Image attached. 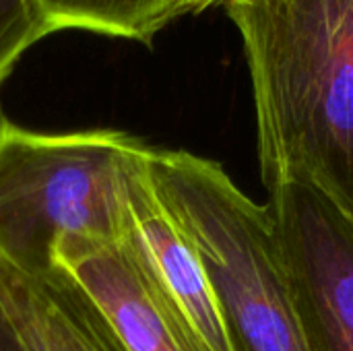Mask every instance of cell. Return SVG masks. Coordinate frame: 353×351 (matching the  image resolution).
Segmentation results:
<instances>
[{
	"label": "cell",
	"mask_w": 353,
	"mask_h": 351,
	"mask_svg": "<svg viewBox=\"0 0 353 351\" xmlns=\"http://www.w3.org/2000/svg\"><path fill=\"white\" fill-rule=\"evenodd\" d=\"M261 178L300 176L353 221V0H230Z\"/></svg>",
	"instance_id": "6da1fadb"
},
{
	"label": "cell",
	"mask_w": 353,
	"mask_h": 351,
	"mask_svg": "<svg viewBox=\"0 0 353 351\" xmlns=\"http://www.w3.org/2000/svg\"><path fill=\"white\" fill-rule=\"evenodd\" d=\"M147 170L207 273L232 351H308L267 205L188 151L149 147Z\"/></svg>",
	"instance_id": "7a4b0ae2"
},
{
	"label": "cell",
	"mask_w": 353,
	"mask_h": 351,
	"mask_svg": "<svg viewBox=\"0 0 353 351\" xmlns=\"http://www.w3.org/2000/svg\"><path fill=\"white\" fill-rule=\"evenodd\" d=\"M139 143L110 128L37 132L0 114V263L46 277L58 240L122 238L124 166Z\"/></svg>",
	"instance_id": "3957f363"
},
{
	"label": "cell",
	"mask_w": 353,
	"mask_h": 351,
	"mask_svg": "<svg viewBox=\"0 0 353 351\" xmlns=\"http://www.w3.org/2000/svg\"><path fill=\"white\" fill-rule=\"evenodd\" d=\"M263 184L308 351H353V221L300 176Z\"/></svg>",
	"instance_id": "277c9868"
},
{
	"label": "cell",
	"mask_w": 353,
	"mask_h": 351,
	"mask_svg": "<svg viewBox=\"0 0 353 351\" xmlns=\"http://www.w3.org/2000/svg\"><path fill=\"white\" fill-rule=\"evenodd\" d=\"M54 265L89 294L128 351H207L126 234L118 240L66 236L56 242Z\"/></svg>",
	"instance_id": "5b68a950"
},
{
	"label": "cell",
	"mask_w": 353,
	"mask_h": 351,
	"mask_svg": "<svg viewBox=\"0 0 353 351\" xmlns=\"http://www.w3.org/2000/svg\"><path fill=\"white\" fill-rule=\"evenodd\" d=\"M147 153L141 141L124 166L126 236L207 351H232L207 273L151 184Z\"/></svg>",
	"instance_id": "8992f818"
},
{
	"label": "cell",
	"mask_w": 353,
	"mask_h": 351,
	"mask_svg": "<svg viewBox=\"0 0 353 351\" xmlns=\"http://www.w3.org/2000/svg\"><path fill=\"white\" fill-rule=\"evenodd\" d=\"M0 304L29 351H128L99 306L60 267L27 277L0 263Z\"/></svg>",
	"instance_id": "52a82bcc"
},
{
	"label": "cell",
	"mask_w": 353,
	"mask_h": 351,
	"mask_svg": "<svg viewBox=\"0 0 353 351\" xmlns=\"http://www.w3.org/2000/svg\"><path fill=\"white\" fill-rule=\"evenodd\" d=\"M52 31L83 29L151 43L176 21L172 0H33Z\"/></svg>",
	"instance_id": "ba28073f"
},
{
	"label": "cell",
	"mask_w": 353,
	"mask_h": 351,
	"mask_svg": "<svg viewBox=\"0 0 353 351\" xmlns=\"http://www.w3.org/2000/svg\"><path fill=\"white\" fill-rule=\"evenodd\" d=\"M50 33L54 31L33 0H0V83L19 58Z\"/></svg>",
	"instance_id": "9c48e42d"
},
{
	"label": "cell",
	"mask_w": 353,
	"mask_h": 351,
	"mask_svg": "<svg viewBox=\"0 0 353 351\" xmlns=\"http://www.w3.org/2000/svg\"><path fill=\"white\" fill-rule=\"evenodd\" d=\"M0 351H29L0 304Z\"/></svg>",
	"instance_id": "30bf717a"
},
{
	"label": "cell",
	"mask_w": 353,
	"mask_h": 351,
	"mask_svg": "<svg viewBox=\"0 0 353 351\" xmlns=\"http://www.w3.org/2000/svg\"><path fill=\"white\" fill-rule=\"evenodd\" d=\"M230 0H172L174 4V12H176V19L184 17V14H201L213 6H219V4H228Z\"/></svg>",
	"instance_id": "8fae6325"
}]
</instances>
